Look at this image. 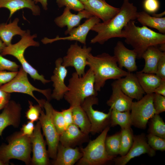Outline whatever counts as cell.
Returning <instances> with one entry per match:
<instances>
[{
  "label": "cell",
  "mask_w": 165,
  "mask_h": 165,
  "mask_svg": "<svg viewBox=\"0 0 165 165\" xmlns=\"http://www.w3.org/2000/svg\"><path fill=\"white\" fill-rule=\"evenodd\" d=\"M137 8L129 0H124L119 12L108 21L98 22L91 30L97 35L90 40V43L104 44L109 39L114 38H121L122 31L127 23L136 19Z\"/></svg>",
  "instance_id": "1"
},
{
  "label": "cell",
  "mask_w": 165,
  "mask_h": 165,
  "mask_svg": "<svg viewBox=\"0 0 165 165\" xmlns=\"http://www.w3.org/2000/svg\"><path fill=\"white\" fill-rule=\"evenodd\" d=\"M134 20L129 21L122 31L121 38L130 45L137 54V58H141L143 53L149 46L165 43V35L156 32L147 27H139Z\"/></svg>",
  "instance_id": "2"
},
{
  "label": "cell",
  "mask_w": 165,
  "mask_h": 165,
  "mask_svg": "<svg viewBox=\"0 0 165 165\" xmlns=\"http://www.w3.org/2000/svg\"><path fill=\"white\" fill-rule=\"evenodd\" d=\"M87 61V65L94 74V89L97 92L104 86L107 80L118 79L126 76L129 72L120 68L114 56L107 53L95 56L90 53Z\"/></svg>",
  "instance_id": "3"
},
{
  "label": "cell",
  "mask_w": 165,
  "mask_h": 165,
  "mask_svg": "<svg viewBox=\"0 0 165 165\" xmlns=\"http://www.w3.org/2000/svg\"><path fill=\"white\" fill-rule=\"evenodd\" d=\"M94 84V74L90 68L81 76L74 72L69 79L67 86L69 90L64 98L70 106H81L86 98L97 96Z\"/></svg>",
  "instance_id": "4"
},
{
  "label": "cell",
  "mask_w": 165,
  "mask_h": 165,
  "mask_svg": "<svg viewBox=\"0 0 165 165\" xmlns=\"http://www.w3.org/2000/svg\"><path fill=\"white\" fill-rule=\"evenodd\" d=\"M37 36V34L31 35L30 31L27 30L19 41L6 46L0 53L2 56L9 55L15 57L20 62L24 70L31 78L34 80H39L45 84L51 80L46 79L43 75H40L37 71L27 61L24 57V52L28 48L39 46V42L34 40Z\"/></svg>",
  "instance_id": "5"
},
{
  "label": "cell",
  "mask_w": 165,
  "mask_h": 165,
  "mask_svg": "<svg viewBox=\"0 0 165 165\" xmlns=\"http://www.w3.org/2000/svg\"><path fill=\"white\" fill-rule=\"evenodd\" d=\"M8 144L0 146V157L6 165L11 159H16L26 164L31 163L32 151L30 137L23 135L21 132L15 133L7 139Z\"/></svg>",
  "instance_id": "6"
},
{
  "label": "cell",
  "mask_w": 165,
  "mask_h": 165,
  "mask_svg": "<svg viewBox=\"0 0 165 165\" xmlns=\"http://www.w3.org/2000/svg\"><path fill=\"white\" fill-rule=\"evenodd\" d=\"M109 129V126L106 127L96 139L90 140L85 148H80L82 155L77 165H103L114 158L108 154L105 146V138Z\"/></svg>",
  "instance_id": "7"
},
{
  "label": "cell",
  "mask_w": 165,
  "mask_h": 165,
  "mask_svg": "<svg viewBox=\"0 0 165 165\" xmlns=\"http://www.w3.org/2000/svg\"><path fill=\"white\" fill-rule=\"evenodd\" d=\"M27 73L22 67L16 76L10 82L0 87V90L8 93L17 92L29 95L34 98L38 104L43 107L45 100L38 99L34 95L33 92L37 91L43 94L50 101L51 99V90L50 89L42 90L33 86L29 82Z\"/></svg>",
  "instance_id": "8"
},
{
  "label": "cell",
  "mask_w": 165,
  "mask_h": 165,
  "mask_svg": "<svg viewBox=\"0 0 165 165\" xmlns=\"http://www.w3.org/2000/svg\"><path fill=\"white\" fill-rule=\"evenodd\" d=\"M43 108L46 113L42 110L38 120L48 145L49 157L54 160L56 157L60 135L57 132L53 122L52 111L53 108L52 105L49 101H45Z\"/></svg>",
  "instance_id": "9"
},
{
  "label": "cell",
  "mask_w": 165,
  "mask_h": 165,
  "mask_svg": "<svg viewBox=\"0 0 165 165\" xmlns=\"http://www.w3.org/2000/svg\"><path fill=\"white\" fill-rule=\"evenodd\" d=\"M153 94H146L138 101L133 102L130 110L132 125L141 129L146 128L148 121L155 114Z\"/></svg>",
  "instance_id": "10"
},
{
  "label": "cell",
  "mask_w": 165,
  "mask_h": 165,
  "mask_svg": "<svg viewBox=\"0 0 165 165\" xmlns=\"http://www.w3.org/2000/svg\"><path fill=\"white\" fill-rule=\"evenodd\" d=\"M96 97L93 96L86 98L81 105L90 121V133L93 135L101 133L110 124L111 109L110 108L108 113H105L93 108L94 105L98 104V99Z\"/></svg>",
  "instance_id": "11"
},
{
  "label": "cell",
  "mask_w": 165,
  "mask_h": 165,
  "mask_svg": "<svg viewBox=\"0 0 165 165\" xmlns=\"http://www.w3.org/2000/svg\"><path fill=\"white\" fill-rule=\"evenodd\" d=\"M91 50V47H87L86 45L82 47L76 42L71 45L68 49L66 55L62 58V64L66 68L74 67L75 72L79 76H81L85 73L88 56Z\"/></svg>",
  "instance_id": "12"
},
{
  "label": "cell",
  "mask_w": 165,
  "mask_h": 165,
  "mask_svg": "<svg viewBox=\"0 0 165 165\" xmlns=\"http://www.w3.org/2000/svg\"><path fill=\"white\" fill-rule=\"evenodd\" d=\"M41 127L39 121L35 126L34 131L30 137L33 153L31 163L34 165L50 164L49 156L46 148V142L41 132Z\"/></svg>",
  "instance_id": "13"
},
{
  "label": "cell",
  "mask_w": 165,
  "mask_h": 165,
  "mask_svg": "<svg viewBox=\"0 0 165 165\" xmlns=\"http://www.w3.org/2000/svg\"><path fill=\"white\" fill-rule=\"evenodd\" d=\"M100 20L98 18L93 16L87 19L82 24L73 28L69 33L68 36L60 37L58 35L53 38L46 37L42 39L41 41L43 43L46 44L59 40L76 41L85 45L86 37L89 31L94 26L100 22Z\"/></svg>",
  "instance_id": "14"
},
{
  "label": "cell",
  "mask_w": 165,
  "mask_h": 165,
  "mask_svg": "<svg viewBox=\"0 0 165 165\" xmlns=\"http://www.w3.org/2000/svg\"><path fill=\"white\" fill-rule=\"evenodd\" d=\"M145 154L153 157L156 154L155 150L148 145L145 134L134 135L133 143L129 150L125 155L115 158V164L125 165L133 158Z\"/></svg>",
  "instance_id": "15"
},
{
  "label": "cell",
  "mask_w": 165,
  "mask_h": 165,
  "mask_svg": "<svg viewBox=\"0 0 165 165\" xmlns=\"http://www.w3.org/2000/svg\"><path fill=\"white\" fill-rule=\"evenodd\" d=\"M62 58L59 57L55 61V67L53 75L51 77L54 89L51 94V97L57 101L62 99L65 94L68 90L67 86L64 83V79L68 74L66 68L62 64Z\"/></svg>",
  "instance_id": "16"
},
{
  "label": "cell",
  "mask_w": 165,
  "mask_h": 165,
  "mask_svg": "<svg viewBox=\"0 0 165 165\" xmlns=\"http://www.w3.org/2000/svg\"><path fill=\"white\" fill-rule=\"evenodd\" d=\"M84 9L103 22L108 21L119 11L120 8L112 6L102 0H87L83 3Z\"/></svg>",
  "instance_id": "17"
},
{
  "label": "cell",
  "mask_w": 165,
  "mask_h": 165,
  "mask_svg": "<svg viewBox=\"0 0 165 165\" xmlns=\"http://www.w3.org/2000/svg\"><path fill=\"white\" fill-rule=\"evenodd\" d=\"M114 56L116 58L119 67L125 68L128 72H132L138 70L136 63L137 55L133 50L127 48L121 41L117 42L114 49Z\"/></svg>",
  "instance_id": "18"
},
{
  "label": "cell",
  "mask_w": 165,
  "mask_h": 165,
  "mask_svg": "<svg viewBox=\"0 0 165 165\" xmlns=\"http://www.w3.org/2000/svg\"><path fill=\"white\" fill-rule=\"evenodd\" d=\"M92 16L89 12L85 9L75 14L72 13L70 9L65 7L62 14L55 18L54 21L55 24L60 28L67 27L64 34L67 35L73 28L79 25L82 19H87Z\"/></svg>",
  "instance_id": "19"
},
{
  "label": "cell",
  "mask_w": 165,
  "mask_h": 165,
  "mask_svg": "<svg viewBox=\"0 0 165 165\" xmlns=\"http://www.w3.org/2000/svg\"><path fill=\"white\" fill-rule=\"evenodd\" d=\"M3 109L0 114V136L7 126L17 127L21 116V106L13 100H9Z\"/></svg>",
  "instance_id": "20"
},
{
  "label": "cell",
  "mask_w": 165,
  "mask_h": 165,
  "mask_svg": "<svg viewBox=\"0 0 165 165\" xmlns=\"http://www.w3.org/2000/svg\"><path fill=\"white\" fill-rule=\"evenodd\" d=\"M112 92L107 104L112 109L120 112L130 111L133 99L121 90L116 80L112 84Z\"/></svg>",
  "instance_id": "21"
},
{
  "label": "cell",
  "mask_w": 165,
  "mask_h": 165,
  "mask_svg": "<svg viewBox=\"0 0 165 165\" xmlns=\"http://www.w3.org/2000/svg\"><path fill=\"white\" fill-rule=\"evenodd\" d=\"M116 80L123 93L132 99L139 100L145 94L135 74L132 72H129L126 76Z\"/></svg>",
  "instance_id": "22"
},
{
  "label": "cell",
  "mask_w": 165,
  "mask_h": 165,
  "mask_svg": "<svg viewBox=\"0 0 165 165\" xmlns=\"http://www.w3.org/2000/svg\"><path fill=\"white\" fill-rule=\"evenodd\" d=\"M88 135L72 123L67 127L60 135L59 142L63 146L74 148L87 141Z\"/></svg>",
  "instance_id": "23"
},
{
  "label": "cell",
  "mask_w": 165,
  "mask_h": 165,
  "mask_svg": "<svg viewBox=\"0 0 165 165\" xmlns=\"http://www.w3.org/2000/svg\"><path fill=\"white\" fill-rule=\"evenodd\" d=\"M80 148L65 146L59 143L56 157L52 162L54 165H73L82 156Z\"/></svg>",
  "instance_id": "24"
},
{
  "label": "cell",
  "mask_w": 165,
  "mask_h": 165,
  "mask_svg": "<svg viewBox=\"0 0 165 165\" xmlns=\"http://www.w3.org/2000/svg\"><path fill=\"white\" fill-rule=\"evenodd\" d=\"M6 8L9 11V19L18 10L24 8L31 10L35 16L39 15L41 9L33 0H0V9Z\"/></svg>",
  "instance_id": "25"
},
{
  "label": "cell",
  "mask_w": 165,
  "mask_h": 165,
  "mask_svg": "<svg viewBox=\"0 0 165 165\" xmlns=\"http://www.w3.org/2000/svg\"><path fill=\"white\" fill-rule=\"evenodd\" d=\"M165 52L161 51L157 46H149L142 54L141 58L145 61L143 69L140 72L156 74L159 61Z\"/></svg>",
  "instance_id": "26"
},
{
  "label": "cell",
  "mask_w": 165,
  "mask_h": 165,
  "mask_svg": "<svg viewBox=\"0 0 165 165\" xmlns=\"http://www.w3.org/2000/svg\"><path fill=\"white\" fill-rule=\"evenodd\" d=\"M19 19L16 18L11 22L0 23V38L6 46L11 43L13 37L16 35L21 37L26 33V30L22 29L18 26Z\"/></svg>",
  "instance_id": "27"
},
{
  "label": "cell",
  "mask_w": 165,
  "mask_h": 165,
  "mask_svg": "<svg viewBox=\"0 0 165 165\" xmlns=\"http://www.w3.org/2000/svg\"><path fill=\"white\" fill-rule=\"evenodd\" d=\"M135 75L142 89L146 94L153 93L155 90L163 80L154 74L138 71L136 72Z\"/></svg>",
  "instance_id": "28"
},
{
  "label": "cell",
  "mask_w": 165,
  "mask_h": 165,
  "mask_svg": "<svg viewBox=\"0 0 165 165\" xmlns=\"http://www.w3.org/2000/svg\"><path fill=\"white\" fill-rule=\"evenodd\" d=\"M136 19L143 26H148L158 30L160 33L165 34V17L151 16L145 11L138 12Z\"/></svg>",
  "instance_id": "29"
},
{
  "label": "cell",
  "mask_w": 165,
  "mask_h": 165,
  "mask_svg": "<svg viewBox=\"0 0 165 165\" xmlns=\"http://www.w3.org/2000/svg\"><path fill=\"white\" fill-rule=\"evenodd\" d=\"M72 107L73 123L83 133L89 135L90 133L91 125L86 113L81 106Z\"/></svg>",
  "instance_id": "30"
},
{
  "label": "cell",
  "mask_w": 165,
  "mask_h": 165,
  "mask_svg": "<svg viewBox=\"0 0 165 165\" xmlns=\"http://www.w3.org/2000/svg\"><path fill=\"white\" fill-rule=\"evenodd\" d=\"M110 125L112 127L118 125L121 128L131 127L132 125L130 111L122 112L112 109Z\"/></svg>",
  "instance_id": "31"
},
{
  "label": "cell",
  "mask_w": 165,
  "mask_h": 165,
  "mask_svg": "<svg viewBox=\"0 0 165 165\" xmlns=\"http://www.w3.org/2000/svg\"><path fill=\"white\" fill-rule=\"evenodd\" d=\"M149 120V133L165 138V123L162 118L155 114Z\"/></svg>",
  "instance_id": "32"
},
{
  "label": "cell",
  "mask_w": 165,
  "mask_h": 165,
  "mask_svg": "<svg viewBox=\"0 0 165 165\" xmlns=\"http://www.w3.org/2000/svg\"><path fill=\"white\" fill-rule=\"evenodd\" d=\"M120 148L119 154L125 155L129 150L133 142L134 135L131 127L121 128Z\"/></svg>",
  "instance_id": "33"
},
{
  "label": "cell",
  "mask_w": 165,
  "mask_h": 165,
  "mask_svg": "<svg viewBox=\"0 0 165 165\" xmlns=\"http://www.w3.org/2000/svg\"><path fill=\"white\" fill-rule=\"evenodd\" d=\"M121 132L106 137L105 146L108 154L115 157L119 154L120 148Z\"/></svg>",
  "instance_id": "34"
},
{
  "label": "cell",
  "mask_w": 165,
  "mask_h": 165,
  "mask_svg": "<svg viewBox=\"0 0 165 165\" xmlns=\"http://www.w3.org/2000/svg\"><path fill=\"white\" fill-rule=\"evenodd\" d=\"M146 137L148 143L152 148L155 151H165V138L149 133Z\"/></svg>",
  "instance_id": "35"
},
{
  "label": "cell",
  "mask_w": 165,
  "mask_h": 165,
  "mask_svg": "<svg viewBox=\"0 0 165 165\" xmlns=\"http://www.w3.org/2000/svg\"><path fill=\"white\" fill-rule=\"evenodd\" d=\"M52 119L56 130L60 135L66 128L61 112L57 111L53 108L52 111Z\"/></svg>",
  "instance_id": "36"
},
{
  "label": "cell",
  "mask_w": 165,
  "mask_h": 165,
  "mask_svg": "<svg viewBox=\"0 0 165 165\" xmlns=\"http://www.w3.org/2000/svg\"><path fill=\"white\" fill-rule=\"evenodd\" d=\"M56 2L59 8L65 6L78 12L84 9L83 4L79 0H56Z\"/></svg>",
  "instance_id": "37"
},
{
  "label": "cell",
  "mask_w": 165,
  "mask_h": 165,
  "mask_svg": "<svg viewBox=\"0 0 165 165\" xmlns=\"http://www.w3.org/2000/svg\"><path fill=\"white\" fill-rule=\"evenodd\" d=\"M29 108L26 113V116L29 121L35 122L39 119L42 108L39 105H33L32 102L28 101Z\"/></svg>",
  "instance_id": "38"
},
{
  "label": "cell",
  "mask_w": 165,
  "mask_h": 165,
  "mask_svg": "<svg viewBox=\"0 0 165 165\" xmlns=\"http://www.w3.org/2000/svg\"><path fill=\"white\" fill-rule=\"evenodd\" d=\"M20 67L15 62L4 58L0 53V71L16 72L19 71Z\"/></svg>",
  "instance_id": "39"
},
{
  "label": "cell",
  "mask_w": 165,
  "mask_h": 165,
  "mask_svg": "<svg viewBox=\"0 0 165 165\" xmlns=\"http://www.w3.org/2000/svg\"><path fill=\"white\" fill-rule=\"evenodd\" d=\"M153 103L155 114H159L165 111V96L154 93Z\"/></svg>",
  "instance_id": "40"
},
{
  "label": "cell",
  "mask_w": 165,
  "mask_h": 165,
  "mask_svg": "<svg viewBox=\"0 0 165 165\" xmlns=\"http://www.w3.org/2000/svg\"><path fill=\"white\" fill-rule=\"evenodd\" d=\"M143 5L145 11L152 14L155 13L160 7L158 0H144Z\"/></svg>",
  "instance_id": "41"
},
{
  "label": "cell",
  "mask_w": 165,
  "mask_h": 165,
  "mask_svg": "<svg viewBox=\"0 0 165 165\" xmlns=\"http://www.w3.org/2000/svg\"><path fill=\"white\" fill-rule=\"evenodd\" d=\"M18 72L0 71V87L11 81L17 75Z\"/></svg>",
  "instance_id": "42"
},
{
  "label": "cell",
  "mask_w": 165,
  "mask_h": 165,
  "mask_svg": "<svg viewBox=\"0 0 165 165\" xmlns=\"http://www.w3.org/2000/svg\"><path fill=\"white\" fill-rule=\"evenodd\" d=\"M156 74L163 80H165V53L158 63Z\"/></svg>",
  "instance_id": "43"
},
{
  "label": "cell",
  "mask_w": 165,
  "mask_h": 165,
  "mask_svg": "<svg viewBox=\"0 0 165 165\" xmlns=\"http://www.w3.org/2000/svg\"><path fill=\"white\" fill-rule=\"evenodd\" d=\"M34 122L29 121L23 125L20 131L23 135L30 137L32 135L35 127Z\"/></svg>",
  "instance_id": "44"
},
{
  "label": "cell",
  "mask_w": 165,
  "mask_h": 165,
  "mask_svg": "<svg viewBox=\"0 0 165 165\" xmlns=\"http://www.w3.org/2000/svg\"><path fill=\"white\" fill-rule=\"evenodd\" d=\"M72 110V107L70 106L68 109H63L61 111L66 128L68 126L73 123Z\"/></svg>",
  "instance_id": "45"
},
{
  "label": "cell",
  "mask_w": 165,
  "mask_h": 165,
  "mask_svg": "<svg viewBox=\"0 0 165 165\" xmlns=\"http://www.w3.org/2000/svg\"><path fill=\"white\" fill-rule=\"evenodd\" d=\"M10 93L0 90V110L4 107L10 100Z\"/></svg>",
  "instance_id": "46"
},
{
  "label": "cell",
  "mask_w": 165,
  "mask_h": 165,
  "mask_svg": "<svg viewBox=\"0 0 165 165\" xmlns=\"http://www.w3.org/2000/svg\"><path fill=\"white\" fill-rule=\"evenodd\" d=\"M154 93L165 96V80H162L160 85L155 90Z\"/></svg>",
  "instance_id": "47"
},
{
  "label": "cell",
  "mask_w": 165,
  "mask_h": 165,
  "mask_svg": "<svg viewBox=\"0 0 165 165\" xmlns=\"http://www.w3.org/2000/svg\"><path fill=\"white\" fill-rule=\"evenodd\" d=\"M36 3H40L43 9L46 10L48 9V0H33Z\"/></svg>",
  "instance_id": "48"
},
{
  "label": "cell",
  "mask_w": 165,
  "mask_h": 165,
  "mask_svg": "<svg viewBox=\"0 0 165 165\" xmlns=\"http://www.w3.org/2000/svg\"><path fill=\"white\" fill-rule=\"evenodd\" d=\"M165 14V11H163V12L160 13L159 14H156L154 13L152 14V16L156 17H162L163 16H164Z\"/></svg>",
  "instance_id": "49"
},
{
  "label": "cell",
  "mask_w": 165,
  "mask_h": 165,
  "mask_svg": "<svg viewBox=\"0 0 165 165\" xmlns=\"http://www.w3.org/2000/svg\"><path fill=\"white\" fill-rule=\"evenodd\" d=\"M6 46L5 44L0 38V53L2 52V50Z\"/></svg>",
  "instance_id": "50"
},
{
  "label": "cell",
  "mask_w": 165,
  "mask_h": 165,
  "mask_svg": "<svg viewBox=\"0 0 165 165\" xmlns=\"http://www.w3.org/2000/svg\"><path fill=\"white\" fill-rule=\"evenodd\" d=\"M160 46L159 49L163 52H165V43L160 45Z\"/></svg>",
  "instance_id": "51"
},
{
  "label": "cell",
  "mask_w": 165,
  "mask_h": 165,
  "mask_svg": "<svg viewBox=\"0 0 165 165\" xmlns=\"http://www.w3.org/2000/svg\"><path fill=\"white\" fill-rule=\"evenodd\" d=\"M0 165H6L4 162L0 157Z\"/></svg>",
  "instance_id": "52"
},
{
  "label": "cell",
  "mask_w": 165,
  "mask_h": 165,
  "mask_svg": "<svg viewBox=\"0 0 165 165\" xmlns=\"http://www.w3.org/2000/svg\"><path fill=\"white\" fill-rule=\"evenodd\" d=\"M80 1H81L82 3H84L85 2H86L87 0H79Z\"/></svg>",
  "instance_id": "53"
},
{
  "label": "cell",
  "mask_w": 165,
  "mask_h": 165,
  "mask_svg": "<svg viewBox=\"0 0 165 165\" xmlns=\"http://www.w3.org/2000/svg\"><path fill=\"white\" fill-rule=\"evenodd\" d=\"M103 1H105V0H102Z\"/></svg>",
  "instance_id": "54"
}]
</instances>
